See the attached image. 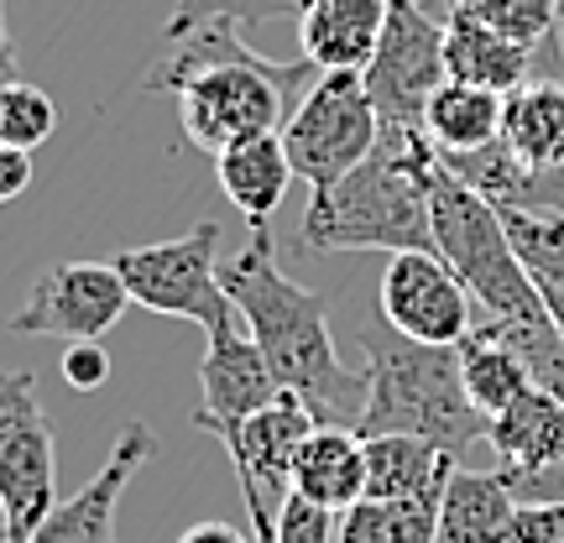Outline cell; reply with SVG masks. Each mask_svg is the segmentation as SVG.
Here are the masks:
<instances>
[{
	"label": "cell",
	"mask_w": 564,
	"mask_h": 543,
	"mask_svg": "<svg viewBox=\"0 0 564 543\" xmlns=\"http://www.w3.org/2000/svg\"><path fill=\"white\" fill-rule=\"evenodd\" d=\"M460 11H476L491 32H502L507 42H518L528 53H539L564 26V0H470Z\"/></svg>",
	"instance_id": "obj_28"
},
{
	"label": "cell",
	"mask_w": 564,
	"mask_h": 543,
	"mask_svg": "<svg viewBox=\"0 0 564 543\" xmlns=\"http://www.w3.org/2000/svg\"><path fill=\"white\" fill-rule=\"evenodd\" d=\"M377 137H382V116L366 95L361 74H319L282 126L288 162L308 188H329L350 167H361Z\"/></svg>",
	"instance_id": "obj_7"
},
{
	"label": "cell",
	"mask_w": 564,
	"mask_h": 543,
	"mask_svg": "<svg viewBox=\"0 0 564 543\" xmlns=\"http://www.w3.org/2000/svg\"><path fill=\"white\" fill-rule=\"evenodd\" d=\"M63 382L74 392H100L110 382V356L100 340H74L63 350Z\"/></svg>",
	"instance_id": "obj_32"
},
{
	"label": "cell",
	"mask_w": 564,
	"mask_h": 543,
	"mask_svg": "<svg viewBox=\"0 0 564 543\" xmlns=\"http://www.w3.org/2000/svg\"><path fill=\"white\" fill-rule=\"evenodd\" d=\"M116 272L126 278L131 303L167 314V319H194L209 324L236 314V303L220 287V225H194L173 241L152 246H126L116 257Z\"/></svg>",
	"instance_id": "obj_8"
},
{
	"label": "cell",
	"mask_w": 564,
	"mask_h": 543,
	"mask_svg": "<svg viewBox=\"0 0 564 543\" xmlns=\"http://www.w3.org/2000/svg\"><path fill=\"white\" fill-rule=\"evenodd\" d=\"M444 74L460 84H481L497 95H512L533 79V53L491 32L476 11H455L444 21Z\"/></svg>",
	"instance_id": "obj_17"
},
{
	"label": "cell",
	"mask_w": 564,
	"mask_h": 543,
	"mask_svg": "<svg viewBox=\"0 0 564 543\" xmlns=\"http://www.w3.org/2000/svg\"><path fill=\"white\" fill-rule=\"evenodd\" d=\"M502 225L512 236V251L523 257L533 282L544 293L564 298V215H544V209H502Z\"/></svg>",
	"instance_id": "obj_26"
},
{
	"label": "cell",
	"mask_w": 564,
	"mask_h": 543,
	"mask_svg": "<svg viewBox=\"0 0 564 543\" xmlns=\"http://www.w3.org/2000/svg\"><path fill=\"white\" fill-rule=\"evenodd\" d=\"M32 188V152L26 146H11V141H0V204L21 199Z\"/></svg>",
	"instance_id": "obj_35"
},
{
	"label": "cell",
	"mask_w": 564,
	"mask_h": 543,
	"mask_svg": "<svg viewBox=\"0 0 564 543\" xmlns=\"http://www.w3.org/2000/svg\"><path fill=\"white\" fill-rule=\"evenodd\" d=\"M194 428L215 434L225 444V455L236 465V476L257 486L262 497L282 502L288 486H293V460H299L303 439L319 428V413L293 398V392H278L267 408L246 413V419H209V413H194Z\"/></svg>",
	"instance_id": "obj_12"
},
{
	"label": "cell",
	"mask_w": 564,
	"mask_h": 543,
	"mask_svg": "<svg viewBox=\"0 0 564 543\" xmlns=\"http://www.w3.org/2000/svg\"><path fill=\"white\" fill-rule=\"evenodd\" d=\"M288 491H299V497L329 507L340 518L345 507H356L366 497V439L345 423H319L293 460Z\"/></svg>",
	"instance_id": "obj_16"
},
{
	"label": "cell",
	"mask_w": 564,
	"mask_h": 543,
	"mask_svg": "<svg viewBox=\"0 0 564 543\" xmlns=\"http://www.w3.org/2000/svg\"><path fill=\"white\" fill-rule=\"evenodd\" d=\"M278 543H335V512L288 491L278 502Z\"/></svg>",
	"instance_id": "obj_31"
},
{
	"label": "cell",
	"mask_w": 564,
	"mask_h": 543,
	"mask_svg": "<svg viewBox=\"0 0 564 543\" xmlns=\"http://www.w3.org/2000/svg\"><path fill=\"white\" fill-rule=\"evenodd\" d=\"M303 0H178L162 32H183L199 21H236V26H262V21H299Z\"/></svg>",
	"instance_id": "obj_30"
},
{
	"label": "cell",
	"mask_w": 564,
	"mask_h": 543,
	"mask_svg": "<svg viewBox=\"0 0 564 543\" xmlns=\"http://www.w3.org/2000/svg\"><path fill=\"white\" fill-rule=\"evenodd\" d=\"M53 131H58V105H53V95L42 84H26V79L0 84V141L37 152Z\"/></svg>",
	"instance_id": "obj_29"
},
{
	"label": "cell",
	"mask_w": 564,
	"mask_h": 543,
	"mask_svg": "<svg viewBox=\"0 0 564 543\" xmlns=\"http://www.w3.org/2000/svg\"><path fill=\"white\" fill-rule=\"evenodd\" d=\"M429 215H434V251L465 282V293L486 308V319H549L539 282L512 251L502 209L455 178L444 162L434 178Z\"/></svg>",
	"instance_id": "obj_5"
},
{
	"label": "cell",
	"mask_w": 564,
	"mask_h": 543,
	"mask_svg": "<svg viewBox=\"0 0 564 543\" xmlns=\"http://www.w3.org/2000/svg\"><path fill=\"white\" fill-rule=\"evenodd\" d=\"M215 178H220L225 199L241 209V220L251 230H267L272 209L282 204L288 183L299 178L293 162H288V146H282V131L278 137H257V141H241L215 158Z\"/></svg>",
	"instance_id": "obj_20"
},
{
	"label": "cell",
	"mask_w": 564,
	"mask_h": 543,
	"mask_svg": "<svg viewBox=\"0 0 564 543\" xmlns=\"http://www.w3.org/2000/svg\"><path fill=\"white\" fill-rule=\"evenodd\" d=\"M455 455L419 434H371L366 439V497H444Z\"/></svg>",
	"instance_id": "obj_21"
},
{
	"label": "cell",
	"mask_w": 564,
	"mask_h": 543,
	"mask_svg": "<svg viewBox=\"0 0 564 543\" xmlns=\"http://www.w3.org/2000/svg\"><path fill=\"white\" fill-rule=\"evenodd\" d=\"M152 455H158V434L147 423H126L116 449H110V460L68 502H58L47 512V523L32 533V543H116V512H121L126 486H131V476Z\"/></svg>",
	"instance_id": "obj_13"
},
{
	"label": "cell",
	"mask_w": 564,
	"mask_h": 543,
	"mask_svg": "<svg viewBox=\"0 0 564 543\" xmlns=\"http://www.w3.org/2000/svg\"><path fill=\"white\" fill-rule=\"evenodd\" d=\"M236 486H241L246 523H251V543H278V502H272V497H262V491L246 481V476H236Z\"/></svg>",
	"instance_id": "obj_34"
},
{
	"label": "cell",
	"mask_w": 564,
	"mask_h": 543,
	"mask_svg": "<svg viewBox=\"0 0 564 543\" xmlns=\"http://www.w3.org/2000/svg\"><path fill=\"white\" fill-rule=\"evenodd\" d=\"M21 79L17 74V47H11V32H6V0H0V84Z\"/></svg>",
	"instance_id": "obj_37"
},
{
	"label": "cell",
	"mask_w": 564,
	"mask_h": 543,
	"mask_svg": "<svg viewBox=\"0 0 564 543\" xmlns=\"http://www.w3.org/2000/svg\"><path fill=\"white\" fill-rule=\"evenodd\" d=\"M361 350H366V413L356 434H419V439L440 444L460 460L470 444L486 439L481 408L470 403L460 377V350L455 345H419L398 335L392 324H361Z\"/></svg>",
	"instance_id": "obj_4"
},
{
	"label": "cell",
	"mask_w": 564,
	"mask_h": 543,
	"mask_svg": "<svg viewBox=\"0 0 564 543\" xmlns=\"http://www.w3.org/2000/svg\"><path fill=\"white\" fill-rule=\"evenodd\" d=\"M392 0H303L299 47L319 74H366Z\"/></svg>",
	"instance_id": "obj_15"
},
{
	"label": "cell",
	"mask_w": 564,
	"mask_h": 543,
	"mask_svg": "<svg viewBox=\"0 0 564 543\" xmlns=\"http://www.w3.org/2000/svg\"><path fill=\"white\" fill-rule=\"evenodd\" d=\"M460 377H465V392H470V403L481 408L486 419H497L502 408H512L523 392H533V377H528V366L507 350L486 324H476L460 345Z\"/></svg>",
	"instance_id": "obj_25"
},
{
	"label": "cell",
	"mask_w": 564,
	"mask_h": 543,
	"mask_svg": "<svg viewBox=\"0 0 564 543\" xmlns=\"http://www.w3.org/2000/svg\"><path fill=\"white\" fill-rule=\"evenodd\" d=\"M440 497H361L335 523V543H434Z\"/></svg>",
	"instance_id": "obj_24"
},
{
	"label": "cell",
	"mask_w": 564,
	"mask_h": 543,
	"mask_svg": "<svg viewBox=\"0 0 564 543\" xmlns=\"http://www.w3.org/2000/svg\"><path fill=\"white\" fill-rule=\"evenodd\" d=\"M0 543H6V523H0Z\"/></svg>",
	"instance_id": "obj_39"
},
{
	"label": "cell",
	"mask_w": 564,
	"mask_h": 543,
	"mask_svg": "<svg viewBox=\"0 0 564 543\" xmlns=\"http://www.w3.org/2000/svg\"><path fill=\"white\" fill-rule=\"evenodd\" d=\"M314 79L319 68L308 58H262L236 32V21H199L183 32H162V53L141 74V89L178 95L183 137L220 158L241 141L278 137Z\"/></svg>",
	"instance_id": "obj_1"
},
{
	"label": "cell",
	"mask_w": 564,
	"mask_h": 543,
	"mask_svg": "<svg viewBox=\"0 0 564 543\" xmlns=\"http://www.w3.org/2000/svg\"><path fill=\"white\" fill-rule=\"evenodd\" d=\"M502 116H507V95L481 89V84L444 79L434 89L429 110H423V131H429V141L440 152H476V146L502 137Z\"/></svg>",
	"instance_id": "obj_22"
},
{
	"label": "cell",
	"mask_w": 564,
	"mask_h": 543,
	"mask_svg": "<svg viewBox=\"0 0 564 543\" xmlns=\"http://www.w3.org/2000/svg\"><path fill=\"white\" fill-rule=\"evenodd\" d=\"M434 178L440 146L423 126H382L361 167L314 188L303 215V251H434Z\"/></svg>",
	"instance_id": "obj_3"
},
{
	"label": "cell",
	"mask_w": 564,
	"mask_h": 543,
	"mask_svg": "<svg viewBox=\"0 0 564 543\" xmlns=\"http://www.w3.org/2000/svg\"><path fill=\"white\" fill-rule=\"evenodd\" d=\"M497 340L528 366L533 387L564 398V335L554 319H481Z\"/></svg>",
	"instance_id": "obj_27"
},
{
	"label": "cell",
	"mask_w": 564,
	"mask_h": 543,
	"mask_svg": "<svg viewBox=\"0 0 564 543\" xmlns=\"http://www.w3.org/2000/svg\"><path fill=\"white\" fill-rule=\"evenodd\" d=\"M444 79V21L429 17L419 0H392L382 42L361 74L382 126H423V110Z\"/></svg>",
	"instance_id": "obj_9"
},
{
	"label": "cell",
	"mask_w": 564,
	"mask_h": 543,
	"mask_svg": "<svg viewBox=\"0 0 564 543\" xmlns=\"http://www.w3.org/2000/svg\"><path fill=\"white\" fill-rule=\"evenodd\" d=\"M131 308L126 278L116 262H58L37 278L17 314H11V335H37V340H100L110 335L121 314Z\"/></svg>",
	"instance_id": "obj_10"
},
{
	"label": "cell",
	"mask_w": 564,
	"mask_h": 543,
	"mask_svg": "<svg viewBox=\"0 0 564 543\" xmlns=\"http://www.w3.org/2000/svg\"><path fill=\"white\" fill-rule=\"evenodd\" d=\"M58 507V434L32 371H0V523L6 543H32Z\"/></svg>",
	"instance_id": "obj_6"
},
{
	"label": "cell",
	"mask_w": 564,
	"mask_h": 543,
	"mask_svg": "<svg viewBox=\"0 0 564 543\" xmlns=\"http://www.w3.org/2000/svg\"><path fill=\"white\" fill-rule=\"evenodd\" d=\"M382 319L419 345H460L476 319V298L465 293V282L449 272L440 251H392L377 293Z\"/></svg>",
	"instance_id": "obj_11"
},
{
	"label": "cell",
	"mask_w": 564,
	"mask_h": 543,
	"mask_svg": "<svg viewBox=\"0 0 564 543\" xmlns=\"http://www.w3.org/2000/svg\"><path fill=\"white\" fill-rule=\"evenodd\" d=\"M486 444L502 460L497 470H549V465H564V398H554L544 387L523 392L518 403L491 419Z\"/></svg>",
	"instance_id": "obj_19"
},
{
	"label": "cell",
	"mask_w": 564,
	"mask_h": 543,
	"mask_svg": "<svg viewBox=\"0 0 564 543\" xmlns=\"http://www.w3.org/2000/svg\"><path fill=\"white\" fill-rule=\"evenodd\" d=\"M220 287L236 303L246 329L257 335L267 366L282 392H293L319 413V423H345L356 428L366 413V371H350L329 335V308L324 293L293 282L272 257L267 230H251L236 262H220Z\"/></svg>",
	"instance_id": "obj_2"
},
{
	"label": "cell",
	"mask_w": 564,
	"mask_h": 543,
	"mask_svg": "<svg viewBox=\"0 0 564 543\" xmlns=\"http://www.w3.org/2000/svg\"><path fill=\"white\" fill-rule=\"evenodd\" d=\"M518 518V497L507 491L502 470H465L444 481L440 497V533L434 543H507Z\"/></svg>",
	"instance_id": "obj_18"
},
{
	"label": "cell",
	"mask_w": 564,
	"mask_h": 543,
	"mask_svg": "<svg viewBox=\"0 0 564 543\" xmlns=\"http://www.w3.org/2000/svg\"><path fill=\"white\" fill-rule=\"evenodd\" d=\"M199 413H209V419H246V413L267 408L282 392L257 335L236 329V314L209 324V345H204L199 361Z\"/></svg>",
	"instance_id": "obj_14"
},
{
	"label": "cell",
	"mask_w": 564,
	"mask_h": 543,
	"mask_svg": "<svg viewBox=\"0 0 564 543\" xmlns=\"http://www.w3.org/2000/svg\"><path fill=\"white\" fill-rule=\"evenodd\" d=\"M419 6H423V11H429L434 21H449L455 11H460V6H470V0H419Z\"/></svg>",
	"instance_id": "obj_38"
},
{
	"label": "cell",
	"mask_w": 564,
	"mask_h": 543,
	"mask_svg": "<svg viewBox=\"0 0 564 543\" xmlns=\"http://www.w3.org/2000/svg\"><path fill=\"white\" fill-rule=\"evenodd\" d=\"M512 209H544V215H564V167H533L528 173L523 199Z\"/></svg>",
	"instance_id": "obj_33"
},
{
	"label": "cell",
	"mask_w": 564,
	"mask_h": 543,
	"mask_svg": "<svg viewBox=\"0 0 564 543\" xmlns=\"http://www.w3.org/2000/svg\"><path fill=\"white\" fill-rule=\"evenodd\" d=\"M502 137L528 167H564V79H528L512 89Z\"/></svg>",
	"instance_id": "obj_23"
},
{
	"label": "cell",
	"mask_w": 564,
	"mask_h": 543,
	"mask_svg": "<svg viewBox=\"0 0 564 543\" xmlns=\"http://www.w3.org/2000/svg\"><path fill=\"white\" fill-rule=\"evenodd\" d=\"M178 543H251V533H241L236 523H194L178 533Z\"/></svg>",
	"instance_id": "obj_36"
}]
</instances>
